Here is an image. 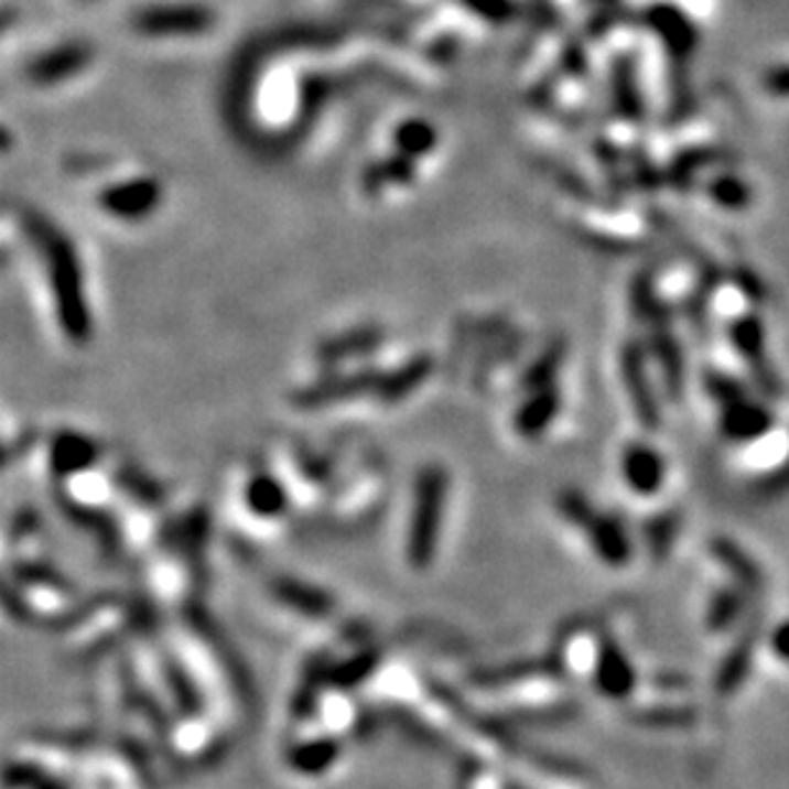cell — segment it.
<instances>
[{"label":"cell","instance_id":"7402d4cb","mask_svg":"<svg viewBox=\"0 0 789 789\" xmlns=\"http://www.w3.org/2000/svg\"><path fill=\"white\" fill-rule=\"evenodd\" d=\"M457 789H514V785L496 764L468 759V767L463 769L461 787Z\"/></svg>","mask_w":789,"mask_h":789},{"label":"cell","instance_id":"5bb4252c","mask_svg":"<svg viewBox=\"0 0 789 789\" xmlns=\"http://www.w3.org/2000/svg\"><path fill=\"white\" fill-rule=\"evenodd\" d=\"M622 471L626 483H629V488L639 496H655L664 483L662 455H659L655 447L641 445V442H636V445H629L624 450Z\"/></svg>","mask_w":789,"mask_h":789},{"label":"cell","instance_id":"7a4b0ae2","mask_svg":"<svg viewBox=\"0 0 789 789\" xmlns=\"http://www.w3.org/2000/svg\"><path fill=\"white\" fill-rule=\"evenodd\" d=\"M447 154V136L434 116L393 110L374 128L353 174L356 197L368 207L407 203L432 180Z\"/></svg>","mask_w":789,"mask_h":789},{"label":"cell","instance_id":"603a6c76","mask_svg":"<svg viewBox=\"0 0 789 789\" xmlns=\"http://www.w3.org/2000/svg\"><path fill=\"white\" fill-rule=\"evenodd\" d=\"M558 511L570 527H575L580 531L585 529V525L593 519V514H595L591 501H587V498L580 494V490H565V494H560Z\"/></svg>","mask_w":789,"mask_h":789},{"label":"cell","instance_id":"2e32d148","mask_svg":"<svg viewBox=\"0 0 789 789\" xmlns=\"http://www.w3.org/2000/svg\"><path fill=\"white\" fill-rule=\"evenodd\" d=\"M754 649H756V634L748 631L736 641V647L728 651L726 659L721 662L718 678H715V692L721 698L736 695L741 684L746 682L748 672H752L754 662Z\"/></svg>","mask_w":789,"mask_h":789},{"label":"cell","instance_id":"52a82bcc","mask_svg":"<svg viewBox=\"0 0 789 789\" xmlns=\"http://www.w3.org/2000/svg\"><path fill=\"white\" fill-rule=\"evenodd\" d=\"M447 478L445 471L432 465L414 483L412 519L407 521V562L414 570H426L440 550L442 521H445Z\"/></svg>","mask_w":789,"mask_h":789},{"label":"cell","instance_id":"5b68a950","mask_svg":"<svg viewBox=\"0 0 789 789\" xmlns=\"http://www.w3.org/2000/svg\"><path fill=\"white\" fill-rule=\"evenodd\" d=\"M217 13L205 0H143L128 15V29L139 42L190 44L215 31Z\"/></svg>","mask_w":789,"mask_h":789},{"label":"cell","instance_id":"8992f818","mask_svg":"<svg viewBox=\"0 0 789 789\" xmlns=\"http://www.w3.org/2000/svg\"><path fill=\"white\" fill-rule=\"evenodd\" d=\"M8 603L26 622H60L75 606V585L44 562L21 560L19 568H8Z\"/></svg>","mask_w":789,"mask_h":789},{"label":"cell","instance_id":"d6986e66","mask_svg":"<svg viewBox=\"0 0 789 789\" xmlns=\"http://www.w3.org/2000/svg\"><path fill=\"white\" fill-rule=\"evenodd\" d=\"M746 591L744 587H726V591H718L713 595L711 608H707V629L711 631H726L728 626L738 622V616L744 614L746 606Z\"/></svg>","mask_w":789,"mask_h":789},{"label":"cell","instance_id":"44dd1931","mask_svg":"<svg viewBox=\"0 0 789 789\" xmlns=\"http://www.w3.org/2000/svg\"><path fill=\"white\" fill-rule=\"evenodd\" d=\"M634 721L647 728H680L698 721V711L690 705H649L634 713Z\"/></svg>","mask_w":789,"mask_h":789},{"label":"cell","instance_id":"ba28073f","mask_svg":"<svg viewBox=\"0 0 789 789\" xmlns=\"http://www.w3.org/2000/svg\"><path fill=\"white\" fill-rule=\"evenodd\" d=\"M233 504H236V514L244 529L261 531L266 537L284 527L294 514V504L287 494L284 483L266 465L240 475Z\"/></svg>","mask_w":789,"mask_h":789},{"label":"cell","instance_id":"3957f363","mask_svg":"<svg viewBox=\"0 0 789 789\" xmlns=\"http://www.w3.org/2000/svg\"><path fill=\"white\" fill-rule=\"evenodd\" d=\"M64 174L87 210L118 230H139L166 207V182L136 159L108 151L77 154L64 161Z\"/></svg>","mask_w":789,"mask_h":789},{"label":"cell","instance_id":"ac0fdd59","mask_svg":"<svg viewBox=\"0 0 789 789\" xmlns=\"http://www.w3.org/2000/svg\"><path fill=\"white\" fill-rule=\"evenodd\" d=\"M789 457V432L771 430L752 445H746V465L748 468H761V475L775 471Z\"/></svg>","mask_w":789,"mask_h":789},{"label":"cell","instance_id":"cb8c5ba5","mask_svg":"<svg viewBox=\"0 0 789 789\" xmlns=\"http://www.w3.org/2000/svg\"><path fill=\"white\" fill-rule=\"evenodd\" d=\"M754 494L764 498V501H771V498L789 494V457L782 465H777L775 471L759 475Z\"/></svg>","mask_w":789,"mask_h":789},{"label":"cell","instance_id":"d4e9b609","mask_svg":"<svg viewBox=\"0 0 789 789\" xmlns=\"http://www.w3.org/2000/svg\"><path fill=\"white\" fill-rule=\"evenodd\" d=\"M769 644H771V651H775L779 659H785V662H789V622L779 624L777 629L771 631Z\"/></svg>","mask_w":789,"mask_h":789},{"label":"cell","instance_id":"9a60e30c","mask_svg":"<svg viewBox=\"0 0 789 789\" xmlns=\"http://www.w3.org/2000/svg\"><path fill=\"white\" fill-rule=\"evenodd\" d=\"M711 554L721 562L723 568L728 570V575L736 580L738 587H744L746 593H759L764 587V573L752 554H748L744 547L736 544L734 539L715 537L711 542Z\"/></svg>","mask_w":789,"mask_h":789},{"label":"cell","instance_id":"8fae6325","mask_svg":"<svg viewBox=\"0 0 789 789\" xmlns=\"http://www.w3.org/2000/svg\"><path fill=\"white\" fill-rule=\"evenodd\" d=\"M560 391L552 386H542V389L527 391L525 404H519L517 412L511 417V426L519 437L537 440L550 430V424L558 420L560 414Z\"/></svg>","mask_w":789,"mask_h":789},{"label":"cell","instance_id":"4fadbf2b","mask_svg":"<svg viewBox=\"0 0 789 789\" xmlns=\"http://www.w3.org/2000/svg\"><path fill=\"white\" fill-rule=\"evenodd\" d=\"M721 432L723 437L736 442V445H752V442L771 432V414L761 404L738 399L734 404L723 407Z\"/></svg>","mask_w":789,"mask_h":789},{"label":"cell","instance_id":"6da1fadb","mask_svg":"<svg viewBox=\"0 0 789 789\" xmlns=\"http://www.w3.org/2000/svg\"><path fill=\"white\" fill-rule=\"evenodd\" d=\"M3 253L52 333L69 348H85L95 335V307L83 240L44 207L19 203L6 207Z\"/></svg>","mask_w":789,"mask_h":789},{"label":"cell","instance_id":"7c38bea8","mask_svg":"<svg viewBox=\"0 0 789 789\" xmlns=\"http://www.w3.org/2000/svg\"><path fill=\"white\" fill-rule=\"evenodd\" d=\"M585 537L591 542V550L601 562L610 568H622L631 560V539L622 527V521L606 514H593V519L585 525Z\"/></svg>","mask_w":789,"mask_h":789},{"label":"cell","instance_id":"9c48e42d","mask_svg":"<svg viewBox=\"0 0 789 789\" xmlns=\"http://www.w3.org/2000/svg\"><path fill=\"white\" fill-rule=\"evenodd\" d=\"M603 644H606V639L595 631L593 624L573 622L558 634L552 662L558 664V670L562 674H568V678L591 680L595 672V664H598L601 659Z\"/></svg>","mask_w":789,"mask_h":789},{"label":"cell","instance_id":"277c9868","mask_svg":"<svg viewBox=\"0 0 789 789\" xmlns=\"http://www.w3.org/2000/svg\"><path fill=\"white\" fill-rule=\"evenodd\" d=\"M98 67V52L85 39L64 36L36 42L19 54V83L34 93H56L79 85Z\"/></svg>","mask_w":789,"mask_h":789},{"label":"cell","instance_id":"30bf717a","mask_svg":"<svg viewBox=\"0 0 789 789\" xmlns=\"http://www.w3.org/2000/svg\"><path fill=\"white\" fill-rule=\"evenodd\" d=\"M591 680L595 684V690L608 700H626L631 698L636 690L634 664L629 662V657L624 655L622 647L610 639H606V644H603L601 659L598 664H595V672Z\"/></svg>","mask_w":789,"mask_h":789},{"label":"cell","instance_id":"e0dca14e","mask_svg":"<svg viewBox=\"0 0 789 789\" xmlns=\"http://www.w3.org/2000/svg\"><path fill=\"white\" fill-rule=\"evenodd\" d=\"M624 381H626V391H629V397H631L634 412H636V417H639L644 430H649V432L659 430L657 401H655V397H651L649 386H647V381H644L639 360H636L634 356H626V360H624Z\"/></svg>","mask_w":789,"mask_h":789},{"label":"cell","instance_id":"ffe728a7","mask_svg":"<svg viewBox=\"0 0 789 789\" xmlns=\"http://www.w3.org/2000/svg\"><path fill=\"white\" fill-rule=\"evenodd\" d=\"M680 534V517L678 514H659V517L649 519L644 525V539H647V547L651 558L664 560L667 554L672 552L674 542H678Z\"/></svg>","mask_w":789,"mask_h":789}]
</instances>
